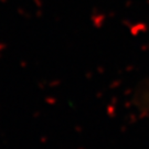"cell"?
<instances>
[{
  "label": "cell",
  "instance_id": "cell-1",
  "mask_svg": "<svg viewBox=\"0 0 149 149\" xmlns=\"http://www.w3.org/2000/svg\"><path fill=\"white\" fill-rule=\"evenodd\" d=\"M141 103L147 107V109L149 111V91L144 92V94L141 96Z\"/></svg>",
  "mask_w": 149,
  "mask_h": 149
}]
</instances>
